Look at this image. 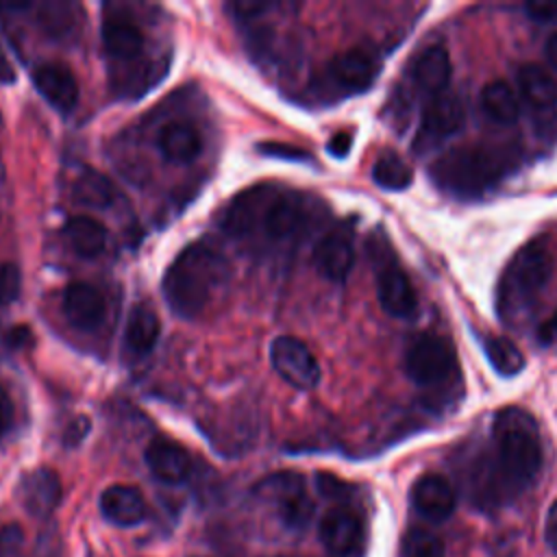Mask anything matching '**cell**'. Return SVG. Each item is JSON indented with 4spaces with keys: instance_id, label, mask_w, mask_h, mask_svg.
Returning <instances> with one entry per match:
<instances>
[{
    "instance_id": "obj_7",
    "label": "cell",
    "mask_w": 557,
    "mask_h": 557,
    "mask_svg": "<svg viewBox=\"0 0 557 557\" xmlns=\"http://www.w3.org/2000/svg\"><path fill=\"white\" fill-rule=\"evenodd\" d=\"M255 494L272 503L278 511L283 527L292 531L305 529L313 516V503L307 496L305 479L298 472L283 470L270 474L255 485Z\"/></svg>"
},
{
    "instance_id": "obj_38",
    "label": "cell",
    "mask_w": 557,
    "mask_h": 557,
    "mask_svg": "<svg viewBox=\"0 0 557 557\" xmlns=\"http://www.w3.org/2000/svg\"><path fill=\"white\" fill-rule=\"evenodd\" d=\"M13 424V403L4 387H0V437L11 429Z\"/></svg>"
},
{
    "instance_id": "obj_17",
    "label": "cell",
    "mask_w": 557,
    "mask_h": 557,
    "mask_svg": "<svg viewBox=\"0 0 557 557\" xmlns=\"http://www.w3.org/2000/svg\"><path fill=\"white\" fill-rule=\"evenodd\" d=\"M379 74V61L366 50H346L329 63L331 81L346 91L368 89Z\"/></svg>"
},
{
    "instance_id": "obj_12",
    "label": "cell",
    "mask_w": 557,
    "mask_h": 557,
    "mask_svg": "<svg viewBox=\"0 0 557 557\" xmlns=\"http://www.w3.org/2000/svg\"><path fill=\"white\" fill-rule=\"evenodd\" d=\"M20 505L35 518H48L61 503V479L50 468H35L20 479Z\"/></svg>"
},
{
    "instance_id": "obj_33",
    "label": "cell",
    "mask_w": 557,
    "mask_h": 557,
    "mask_svg": "<svg viewBox=\"0 0 557 557\" xmlns=\"http://www.w3.org/2000/svg\"><path fill=\"white\" fill-rule=\"evenodd\" d=\"M24 533L20 524H7L0 529V557H22Z\"/></svg>"
},
{
    "instance_id": "obj_24",
    "label": "cell",
    "mask_w": 557,
    "mask_h": 557,
    "mask_svg": "<svg viewBox=\"0 0 557 557\" xmlns=\"http://www.w3.org/2000/svg\"><path fill=\"white\" fill-rule=\"evenodd\" d=\"M102 44L111 57L133 59L144 48V35L131 20L113 15L102 24Z\"/></svg>"
},
{
    "instance_id": "obj_40",
    "label": "cell",
    "mask_w": 557,
    "mask_h": 557,
    "mask_svg": "<svg viewBox=\"0 0 557 557\" xmlns=\"http://www.w3.org/2000/svg\"><path fill=\"white\" fill-rule=\"evenodd\" d=\"M350 146H352L350 135H348V133H337V135H333V139L329 141V152H331L333 157L342 159V157H346V154H348Z\"/></svg>"
},
{
    "instance_id": "obj_29",
    "label": "cell",
    "mask_w": 557,
    "mask_h": 557,
    "mask_svg": "<svg viewBox=\"0 0 557 557\" xmlns=\"http://www.w3.org/2000/svg\"><path fill=\"white\" fill-rule=\"evenodd\" d=\"M485 355L500 376H513L524 368V357L520 348L507 337H487Z\"/></svg>"
},
{
    "instance_id": "obj_20",
    "label": "cell",
    "mask_w": 557,
    "mask_h": 557,
    "mask_svg": "<svg viewBox=\"0 0 557 557\" xmlns=\"http://www.w3.org/2000/svg\"><path fill=\"white\" fill-rule=\"evenodd\" d=\"M302 222L305 213L296 196H274L272 200H268L261 213L265 235L276 242L292 239L302 228Z\"/></svg>"
},
{
    "instance_id": "obj_42",
    "label": "cell",
    "mask_w": 557,
    "mask_h": 557,
    "mask_svg": "<svg viewBox=\"0 0 557 557\" xmlns=\"http://www.w3.org/2000/svg\"><path fill=\"white\" fill-rule=\"evenodd\" d=\"M26 337H28V329H26V326H17V329H13V331H11L9 342H11L13 346H24Z\"/></svg>"
},
{
    "instance_id": "obj_11",
    "label": "cell",
    "mask_w": 557,
    "mask_h": 557,
    "mask_svg": "<svg viewBox=\"0 0 557 557\" xmlns=\"http://www.w3.org/2000/svg\"><path fill=\"white\" fill-rule=\"evenodd\" d=\"M463 122H466V111L457 96L446 91L440 96H433L422 111V128H420V139L416 141V150L422 148L424 141L435 144L444 137L455 135L457 131H461Z\"/></svg>"
},
{
    "instance_id": "obj_10",
    "label": "cell",
    "mask_w": 557,
    "mask_h": 557,
    "mask_svg": "<svg viewBox=\"0 0 557 557\" xmlns=\"http://www.w3.org/2000/svg\"><path fill=\"white\" fill-rule=\"evenodd\" d=\"M313 263L318 272L329 281H335V283L346 281L355 263L352 231L348 226L329 231L313 248Z\"/></svg>"
},
{
    "instance_id": "obj_36",
    "label": "cell",
    "mask_w": 557,
    "mask_h": 557,
    "mask_svg": "<svg viewBox=\"0 0 557 557\" xmlns=\"http://www.w3.org/2000/svg\"><path fill=\"white\" fill-rule=\"evenodd\" d=\"M527 15L540 24L557 22V0H533L524 4Z\"/></svg>"
},
{
    "instance_id": "obj_16",
    "label": "cell",
    "mask_w": 557,
    "mask_h": 557,
    "mask_svg": "<svg viewBox=\"0 0 557 557\" xmlns=\"http://www.w3.org/2000/svg\"><path fill=\"white\" fill-rule=\"evenodd\" d=\"M146 466L148 470L163 483L170 485H178L183 481H187L189 472H191V457L189 453L178 446L176 442L157 437L148 444L146 453H144Z\"/></svg>"
},
{
    "instance_id": "obj_25",
    "label": "cell",
    "mask_w": 557,
    "mask_h": 557,
    "mask_svg": "<svg viewBox=\"0 0 557 557\" xmlns=\"http://www.w3.org/2000/svg\"><path fill=\"white\" fill-rule=\"evenodd\" d=\"M518 89L527 104L546 111L557 102V83L553 76L535 63H527L518 72Z\"/></svg>"
},
{
    "instance_id": "obj_27",
    "label": "cell",
    "mask_w": 557,
    "mask_h": 557,
    "mask_svg": "<svg viewBox=\"0 0 557 557\" xmlns=\"http://www.w3.org/2000/svg\"><path fill=\"white\" fill-rule=\"evenodd\" d=\"M113 198H115V189L111 181L98 170L83 168V172L74 181V200L83 207L104 209L113 202Z\"/></svg>"
},
{
    "instance_id": "obj_22",
    "label": "cell",
    "mask_w": 557,
    "mask_h": 557,
    "mask_svg": "<svg viewBox=\"0 0 557 557\" xmlns=\"http://www.w3.org/2000/svg\"><path fill=\"white\" fill-rule=\"evenodd\" d=\"M159 331H161V324L152 309L144 305L133 307L126 322V331H124V350L133 359L146 357L154 348L159 339Z\"/></svg>"
},
{
    "instance_id": "obj_41",
    "label": "cell",
    "mask_w": 557,
    "mask_h": 557,
    "mask_svg": "<svg viewBox=\"0 0 557 557\" xmlns=\"http://www.w3.org/2000/svg\"><path fill=\"white\" fill-rule=\"evenodd\" d=\"M0 81L2 83H13L15 81V72H13V67H11L2 48H0Z\"/></svg>"
},
{
    "instance_id": "obj_2",
    "label": "cell",
    "mask_w": 557,
    "mask_h": 557,
    "mask_svg": "<svg viewBox=\"0 0 557 557\" xmlns=\"http://www.w3.org/2000/svg\"><path fill=\"white\" fill-rule=\"evenodd\" d=\"M228 263L218 248L194 242L176 255L163 274V296L170 309L185 318H198L226 285Z\"/></svg>"
},
{
    "instance_id": "obj_37",
    "label": "cell",
    "mask_w": 557,
    "mask_h": 557,
    "mask_svg": "<svg viewBox=\"0 0 557 557\" xmlns=\"http://www.w3.org/2000/svg\"><path fill=\"white\" fill-rule=\"evenodd\" d=\"M544 540L548 548L557 555V500L548 507L546 520H544Z\"/></svg>"
},
{
    "instance_id": "obj_13",
    "label": "cell",
    "mask_w": 557,
    "mask_h": 557,
    "mask_svg": "<svg viewBox=\"0 0 557 557\" xmlns=\"http://www.w3.org/2000/svg\"><path fill=\"white\" fill-rule=\"evenodd\" d=\"M411 507L431 522H444L455 511V490L442 474H422L409 492Z\"/></svg>"
},
{
    "instance_id": "obj_9",
    "label": "cell",
    "mask_w": 557,
    "mask_h": 557,
    "mask_svg": "<svg viewBox=\"0 0 557 557\" xmlns=\"http://www.w3.org/2000/svg\"><path fill=\"white\" fill-rule=\"evenodd\" d=\"M318 535L322 546L333 557H359L363 553L366 542V527L361 516L346 507H333L324 513L318 527Z\"/></svg>"
},
{
    "instance_id": "obj_44",
    "label": "cell",
    "mask_w": 557,
    "mask_h": 557,
    "mask_svg": "<svg viewBox=\"0 0 557 557\" xmlns=\"http://www.w3.org/2000/svg\"><path fill=\"white\" fill-rule=\"evenodd\" d=\"M191 557H202V555H191Z\"/></svg>"
},
{
    "instance_id": "obj_35",
    "label": "cell",
    "mask_w": 557,
    "mask_h": 557,
    "mask_svg": "<svg viewBox=\"0 0 557 557\" xmlns=\"http://www.w3.org/2000/svg\"><path fill=\"white\" fill-rule=\"evenodd\" d=\"M30 557H61V540L54 524H50L39 533Z\"/></svg>"
},
{
    "instance_id": "obj_19",
    "label": "cell",
    "mask_w": 557,
    "mask_h": 557,
    "mask_svg": "<svg viewBox=\"0 0 557 557\" xmlns=\"http://www.w3.org/2000/svg\"><path fill=\"white\" fill-rule=\"evenodd\" d=\"M413 85L426 96L444 94L450 81V59L444 46H429L411 65Z\"/></svg>"
},
{
    "instance_id": "obj_23",
    "label": "cell",
    "mask_w": 557,
    "mask_h": 557,
    "mask_svg": "<svg viewBox=\"0 0 557 557\" xmlns=\"http://www.w3.org/2000/svg\"><path fill=\"white\" fill-rule=\"evenodd\" d=\"M63 235L70 248L85 259H94L107 248V228L91 215L70 218L63 226Z\"/></svg>"
},
{
    "instance_id": "obj_26",
    "label": "cell",
    "mask_w": 557,
    "mask_h": 557,
    "mask_svg": "<svg viewBox=\"0 0 557 557\" xmlns=\"http://www.w3.org/2000/svg\"><path fill=\"white\" fill-rule=\"evenodd\" d=\"M481 109L496 124H513L520 113V102L511 85L505 81H492L481 91Z\"/></svg>"
},
{
    "instance_id": "obj_4",
    "label": "cell",
    "mask_w": 557,
    "mask_h": 557,
    "mask_svg": "<svg viewBox=\"0 0 557 557\" xmlns=\"http://www.w3.org/2000/svg\"><path fill=\"white\" fill-rule=\"evenodd\" d=\"M511 154L498 148L470 146L444 154L435 168L433 178L448 191L472 196L496 185L511 165Z\"/></svg>"
},
{
    "instance_id": "obj_34",
    "label": "cell",
    "mask_w": 557,
    "mask_h": 557,
    "mask_svg": "<svg viewBox=\"0 0 557 557\" xmlns=\"http://www.w3.org/2000/svg\"><path fill=\"white\" fill-rule=\"evenodd\" d=\"M257 150L265 157H276V159H289V161H307L309 152H305L298 146H289L283 141H263L257 146Z\"/></svg>"
},
{
    "instance_id": "obj_31",
    "label": "cell",
    "mask_w": 557,
    "mask_h": 557,
    "mask_svg": "<svg viewBox=\"0 0 557 557\" xmlns=\"http://www.w3.org/2000/svg\"><path fill=\"white\" fill-rule=\"evenodd\" d=\"M259 200H261V194L255 189V191H246L242 194L233 207L226 211V218H224V228L231 233V235H244L252 228V220H255V209L259 207Z\"/></svg>"
},
{
    "instance_id": "obj_28",
    "label": "cell",
    "mask_w": 557,
    "mask_h": 557,
    "mask_svg": "<svg viewBox=\"0 0 557 557\" xmlns=\"http://www.w3.org/2000/svg\"><path fill=\"white\" fill-rule=\"evenodd\" d=\"M372 178L379 187L389 191H403L411 185V168L394 152H383L372 165Z\"/></svg>"
},
{
    "instance_id": "obj_32",
    "label": "cell",
    "mask_w": 557,
    "mask_h": 557,
    "mask_svg": "<svg viewBox=\"0 0 557 557\" xmlns=\"http://www.w3.org/2000/svg\"><path fill=\"white\" fill-rule=\"evenodd\" d=\"M22 289V272L15 263H2L0 265V305H11Z\"/></svg>"
},
{
    "instance_id": "obj_18",
    "label": "cell",
    "mask_w": 557,
    "mask_h": 557,
    "mask_svg": "<svg viewBox=\"0 0 557 557\" xmlns=\"http://www.w3.org/2000/svg\"><path fill=\"white\" fill-rule=\"evenodd\" d=\"M100 511L111 524L135 527L146 518V500L137 487L117 483L100 494Z\"/></svg>"
},
{
    "instance_id": "obj_3",
    "label": "cell",
    "mask_w": 557,
    "mask_h": 557,
    "mask_svg": "<svg viewBox=\"0 0 557 557\" xmlns=\"http://www.w3.org/2000/svg\"><path fill=\"white\" fill-rule=\"evenodd\" d=\"M553 270L555 259L546 239H533L522 246L507 263L498 283L496 305L500 318L507 322L522 318L548 285Z\"/></svg>"
},
{
    "instance_id": "obj_43",
    "label": "cell",
    "mask_w": 557,
    "mask_h": 557,
    "mask_svg": "<svg viewBox=\"0 0 557 557\" xmlns=\"http://www.w3.org/2000/svg\"><path fill=\"white\" fill-rule=\"evenodd\" d=\"M546 57L557 67V33L546 41Z\"/></svg>"
},
{
    "instance_id": "obj_1",
    "label": "cell",
    "mask_w": 557,
    "mask_h": 557,
    "mask_svg": "<svg viewBox=\"0 0 557 557\" xmlns=\"http://www.w3.org/2000/svg\"><path fill=\"white\" fill-rule=\"evenodd\" d=\"M494 463L487 503L529 487L542 470V440L533 416L520 407H505L492 422Z\"/></svg>"
},
{
    "instance_id": "obj_14",
    "label": "cell",
    "mask_w": 557,
    "mask_h": 557,
    "mask_svg": "<svg viewBox=\"0 0 557 557\" xmlns=\"http://www.w3.org/2000/svg\"><path fill=\"white\" fill-rule=\"evenodd\" d=\"M33 83L37 91L61 113H70L78 102V83L72 70L57 61L35 65Z\"/></svg>"
},
{
    "instance_id": "obj_39",
    "label": "cell",
    "mask_w": 557,
    "mask_h": 557,
    "mask_svg": "<svg viewBox=\"0 0 557 557\" xmlns=\"http://www.w3.org/2000/svg\"><path fill=\"white\" fill-rule=\"evenodd\" d=\"M537 337H540V342L546 344V346H557V309H555V313L540 326Z\"/></svg>"
},
{
    "instance_id": "obj_6",
    "label": "cell",
    "mask_w": 557,
    "mask_h": 557,
    "mask_svg": "<svg viewBox=\"0 0 557 557\" xmlns=\"http://www.w3.org/2000/svg\"><path fill=\"white\" fill-rule=\"evenodd\" d=\"M405 374L420 387H440L457 372V352L446 337L422 333L407 344Z\"/></svg>"
},
{
    "instance_id": "obj_5",
    "label": "cell",
    "mask_w": 557,
    "mask_h": 557,
    "mask_svg": "<svg viewBox=\"0 0 557 557\" xmlns=\"http://www.w3.org/2000/svg\"><path fill=\"white\" fill-rule=\"evenodd\" d=\"M370 259L374 268L376 296L383 311L398 320H411L418 313V298L405 270L400 268L385 235H376L370 242Z\"/></svg>"
},
{
    "instance_id": "obj_15",
    "label": "cell",
    "mask_w": 557,
    "mask_h": 557,
    "mask_svg": "<svg viewBox=\"0 0 557 557\" xmlns=\"http://www.w3.org/2000/svg\"><path fill=\"white\" fill-rule=\"evenodd\" d=\"M63 315L78 331H96L107 315L104 296L89 283H72L63 292Z\"/></svg>"
},
{
    "instance_id": "obj_30",
    "label": "cell",
    "mask_w": 557,
    "mask_h": 557,
    "mask_svg": "<svg viewBox=\"0 0 557 557\" xmlns=\"http://www.w3.org/2000/svg\"><path fill=\"white\" fill-rule=\"evenodd\" d=\"M403 557H446L444 542L433 531L413 527L405 533L400 544Z\"/></svg>"
},
{
    "instance_id": "obj_8",
    "label": "cell",
    "mask_w": 557,
    "mask_h": 557,
    "mask_svg": "<svg viewBox=\"0 0 557 557\" xmlns=\"http://www.w3.org/2000/svg\"><path fill=\"white\" fill-rule=\"evenodd\" d=\"M270 361L276 374L296 389H313L320 381V366L305 342L281 335L270 344Z\"/></svg>"
},
{
    "instance_id": "obj_21",
    "label": "cell",
    "mask_w": 557,
    "mask_h": 557,
    "mask_svg": "<svg viewBox=\"0 0 557 557\" xmlns=\"http://www.w3.org/2000/svg\"><path fill=\"white\" fill-rule=\"evenodd\" d=\"M157 148L170 163H191L202 148L200 133L187 122H170L157 135Z\"/></svg>"
}]
</instances>
